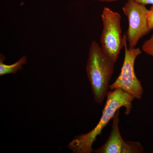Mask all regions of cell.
Instances as JSON below:
<instances>
[{
	"instance_id": "1",
	"label": "cell",
	"mask_w": 153,
	"mask_h": 153,
	"mask_svg": "<svg viewBox=\"0 0 153 153\" xmlns=\"http://www.w3.org/2000/svg\"><path fill=\"white\" fill-rule=\"evenodd\" d=\"M134 99L131 95L119 88L108 91L102 114L98 123L87 133L74 138L68 144V149L75 153H92L94 152L92 146L97 138L101 134L103 129L113 118L118 111L121 108H124L125 114H130Z\"/></svg>"
},
{
	"instance_id": "2",
	"label": "cell",
	"mask_w": 153,
	"mask_h": 153,
	"mask_svg": "<svg viewBox=\"0 0 153 153\" xmlns=\"http://www.w3.org/2000/svg\"><path fill=\"white\" fill-rule=\"evenodd\" d=\"M115 63L105 55L98 43L92 41L86 71L97 104H102L109 91L110 81L114 71Z\"/></svg>"
},
{
	"instance_id": "3",
	"label": "cell",
	"mask_w": 153,
	"mask_h": 153,
	"mask_svg": "<svg viewBox=\"0 0 153 153\" xmlns=\"http://www.w3.org/2000/svg\"><path fill=\"white\" fill-rule=\"evenodd\" d=\"M125 56L120 74L114 82L110 85V90L121 89L126 93L140 100L142 98L143 89L141 82L136 75L135 60L142 53L140 48H129L126 35L123 36Z\"/></svg>"
},
{
	"instance_id": "4",
	"label": "cell",
	"mask_w": 153,
	"mask_h": 153,
	"mask_svg": "<svg viewBox=\"0 0 153 153\" xmlns=\"http://www.w3.org/2000/svg\"><path fill=\"white\" fill-rule=\"evenodd\" d=\"M103 29L100 37V47L105 55L115 63L124 47L120 14L105 7L101 14Z\"/></svg>"
},
{
	"instance_id": "5",
	"label": "cell",
	"mask_w": 153,
	"mask_h": 153,
	"mask_svg": "<svg viewBox=\"0 0 153 153\" xmlns=\"http://www.w3.org/2000/svg\"><path fill=\"white\" fill-rule=\"evenodd\" d=\"M123 10L128 21L126 34L128 47L135 48L140 39L150 32L148 23L149 10L144 5L134 0H128Z\"/></svg>"
},
{
	"instance_id": "6",
	"label": "cell",
	"mask_w": 153,
	"mask_h": 153,
	"mask_svg": "<svg viewBox=\"0 0 153 153\" xmlns=\"http://www.w3.org/2000/svg\"><path fill=\"white\" fill-rule=\"evenodd\" d=\"M120 110L112 119L111 130L104 144L94 152L96 153H143L144 149L140 143L123 140L120 131Z\"/></svg>"
},
{
	"instance_id": "7",
	"label": "cell",
	"mask_w": 153,
	"mask_h": 153,
	"mask_svg": "<svg viewBox=\"0 0 153 153\" xmlns=\"http://www.w3.org/2000/svg\"><path fill=\"white\" fill-rule=\"evenodd\" d=\"M6 57L1 54L0 56V76L7 74H16L19 71L22 70L23 66L27 63V57L24 56L13 64L7 65L4 63Z\"/></svg>"
},
{
	"instance_id": "8",
	"label": "cell",
	"mask_w": 153,
	"mask_h": 153,
	"mask_svg": "<svg viewBox=\"0 0 153 153\" xmlns=\"http://www.w3.org/2000/svg\"><path fill=\"white\" fill-rule=\"evenodd\" d=\"M142 49L145 53L153 57V33L152 37L143 44Z\"/></svg>"
},
{
	"instance_id": "9",
	"label": "cell",
	"mask_w": 153,
	"mask_h": 153,
	"mask_svg": "<svg viewBox=\"0 0 153 153\" xmlns=\"http://www.w3.org/2000/svg\"><path fill=\"white\" fill-rule=\"evenodd\" d=\"M148 26L151 30H153V5L149 10L147 15Z\"/></svg>"
},
{
	"instance_id": "10",
	"label": "cell",
	"mask_w": 153,
	"mask_h": 153,
	"mask_svg": "<svg viewBox=\"0 0 153 153\" xmlns=\"http://www.w3.org/2000/svg\"><path fill=\"white\" fill-rule=\"evenodd\" d=\"M134 1L145 6L148 4H152V5H153V0H134Z\"/></svg>"
},
{
	"instance_id": "11",
	"label": "cell",
	"mask_w": 153,
	"mask_h": 153,
	"mask_svg": "<svg viewBox=\"0 0 153 153\" xmlns=\"http://www.w3.org/2000/svg\"><path fill=\"white\" fill-rule=\"evenodd\" d=\"M94 1H99L102 2H112L115 1H117V0H92Z\"/></svg>"
},
{
	"instance_id": "12",
	"label": "cell",
	"mask_w": 153,
	"mask_h": 153,
	"mask_svg": "<svg viewBox=\"0 0 153 153\" xmlns=\"http://www.w3.org/2000/svg\"></svg>"
}]
</instances>
